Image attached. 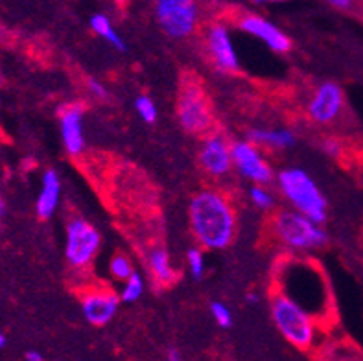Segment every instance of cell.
I'll list each match as a JSON object with an SVG mask.
<instances>
[{"label":"cell","instance_id":"obj_19","mask_svg":"<svg viewBox=\"0 0 363 361\" xmlns=\"http://www.w3.org/2000/svg\"><path fill=\"white\" fill-rule=\"evenodd\" d=\"M144 293V279L143 274L135 271L131 277L124 282V288L120 291V302H135L143 297Z\"/></svg>","mask_w":363,"mask_h":361},{"label":"cell","instance_id":"obj_10","mask_svg":"<svg viewBox=\"0 0 363 361\" xmlns=\"http://www.w3.org/2000/svg\"><path fill=\"white\" fill-rule=\"evenodd\" d=\"M205 43H207L208 54H211L212 61H214L218 69L223 70V72H236V70H240L236 46L233 43L229 28L225 24H211L207 28V33H205Z\"/></svg>","mask_w":363,"mask_h":361},{"label":"cell","instance_id":"obj_9","mask_svg":"<svg viewBox=\"0 0 363 361\" xmlns=\"http://www.w3.org/2000/svg\"><path fill=\"white\" fill-rule=\"evenodd\" d=\"M345 94L343 89L334 82L321 83L308 101V115L315 123H332L343 111Z\"/></svg>","mask_w":363,"mask_h":361},{"label":"cell","instance_id":"obj_4","mask_svg":"<svg viewBox=\"0 0 363 361\" xmlns=\"http://www.w3.org/2000/svg\"><path fill=\"white\" fill-rule=\"evenodd\" d=\"M273 233L281 243L294 251H313L328 242L327 231L321 225L295 211L277 214L273 220Z\"/></svg>","mask_w":363,"mask_h":361},{"label":"cell","instance_id":"obj_20","mask_svg":"<svg viewBox=\"0 0 363 361\" xmlns=\"http://www.w3.org/2000/svg\"><path fill=\"white\" fill-rule=\"evenodd\" d=\"M109 271L116 280H122V282H125L135 273L133 264H131V260L125 255L113 256L109 262Z\"/></svg>","mask_w":363,"mask_h":361},{"label":"cell","instance_id":"obj_2","mask_svg":"<svg viewBox=\"0 0 363 361\" xmlns=\"http://www.w3.org/2000/svg\"><path fill=\"white\" fill-rule=\"evenodd\" d=\"M277 183L286 201L294 206L295 212L306 216L308 220L319 225L327 221V197L321 192L318 183L303 168H297V166L284 168L277 175Z\"/></svg>","mask_w":363,"mask_h":361},{"label":"cell","instance_id":"obj_27","mask_svg":"<svg viewBox=\"0 0 363 361\" xmlns=\"http://www.w3.org/2000/svg\"><path fill=\"white\" fill-rule=\"evenodd\" d=\"M330 4L337 9H349L352 6V2H349V0H332Z\"/></svg>","mask_w":363,"mask_h":361},{"label":"cell","instance_id":"obj_12","mask_svg":"<svg viewBox=\"0 0 363 361\" xmlns=\"http://www.w3.org/2000/svg\"><path fill=\"white\" fill-rule=\"evenodd\" d=\"M199 162L212 177H223L233 168L230 144L221 135H212L203 142L199 150Z\"/></svg>","mask_w":363,"mask_h":361},{"label":"cell","instance_id":"obj_6","mask_svg":"<svg viewBox=\"0 0 363 361\" xmlns=\"http://www.w3.org/2000/svg\"><path fill=\"white\" fill-rule=\"evenodd\" d=\"M101 236L98 229L82 218H74L67 225V242H65V256L72 267L82 270L87 267L92 258L100 251Z\"/></svg>","mask_w":363,"mask_h":361},{"label":"cell","instance_id":"obj_29","mask_svg":"<svg viewBox=\"0 0 363 361\" xmlns=\"http://www.w3.org/2000/svg\"><path fill=\"white\" fill-rule=\"evenodd\" d=\"M168 361H183V356L177 348H170L168 350Z\"/></svg>","mask_w":363,"mask_h":361},{"label":"cell","instance_id":"obj_11","mask_svg":"<svg viewBox=\"0 0 363 361\" xmlns=\"http://www.w3.org/2000/svg\"><path fill=\"white\" fill-rule=\"evenodd\" d=\"M238 26L242 32L257 37L258 41H262L269 50L277 52V54H286L291 48L290 37L286 35L277 24H273L272 21H267L266 17H260V15H244V17L240 18Z\"/></svg>","mask_w":363,"mask_h":361},{"label":"cell","instance_id":"obj_26","mask_svg":"<svg viewBox=\"0 0 363 361\" xmlns=\"http://www.w3.org/2000/svg\"><path fill=\"white\" fill-rule=\"evenodd\" d=\"M87 87H89V91H91V94H94V96L100 98V100H106V98L109 96V92H107V89L104 87V85H101V83L98 82V79L89 78L87 79Z\"/></svg>","mask_w":363,"mask_h":361},{"label":"cell","instance_id":"obj_7","mask_svg":"<svg viewBox=\"0 0 363 361\" xmlns=\"http://www.w3.org/2000/svg\"><path fill=\"white\" fill-rule=\"evenodd\" d=\"M159 24L174 39H183L198 26V6L190 0H159L155 6Z\"/></svg>","mask_w":363,"mask_h":361},{"label":"cell","instance_id":"obj_14","mask_svg":"<svg viewBox=\"0 0 363 361\" xmlns=\"http://www.w3.org/2000/svg\"><path fill=\"white\" fill-rule=\"evenodd\" d=\"M83 116L85 109L79 104L65 107L60 116V131L65 150L70 155H79L85 150V131H83Z\"/></svg>","mask_w":363,"mask_h":361},{"label":"cell","instance_id":"obj_17","mask_svg":"<svg viewBox=\"0 0 363 361\" xmlns=\"http://www.w3.org/2000/svg\"><path fill=\"white\" fill-rule=\"evenodd\" d=\"M147 267L159 284H172L175 280V270L172 265L170 255L164 249L155 247L147 252Z\"/></svg>","mask_w":363,"mask_h":361},{"label":"cell","instance_id":"obj_25","mask_svg":"<svg viewBox=\"0 0 363 361\" xmlns=\"http://www.w3.org/2000/svg\"><path fill=\"white\" fill-rule=\"evenodd\" d=\"M321 148L328 157H340L341 151H343V146H341V142L337 138H325Z\"/></svg>","mask_w":363,"mask_h":361},{"label":"cell","instance_id":"obj_15","mask_svg":"<svg viewBox=\"0 0 363 361\" xmlns=\"http://www.w3.org/2000/svg\"><path fill=\"white\" fill-rule=\"evenodd\" d=\"M61 199V179L57 175L55 170H46L43 174V184H41V192H39V197H37L35 209L37 216L41 220H48L52 218L60 205Z\"/></svg>","mask_w":363,"mask_h":361},{"label":"cell","instance_id":"obj_30","mask_svg":"<svg viewBox=\"0 0 363 361\" xmlns=\"http://www.w3.org/2000/svg\"><path fill=\"white\" fill-rule=\"evenodd\" d=\"M247 302L249 304H255V302H258L257 293H247Z\"/></svg>","mask_w":363,"mask_h":361},{"label":"cell","instance_id":"obj_5","mask_svg":"<svg viewBox=\"0 0 363 361\" xmlns=\"http://www.w3.org/2000/svg\"><path fill=\"white\" fill-rule=\"evenodd\" d=\"M177 116H179L184 131L192 133V135H201L211 129V104H208L205 91L199 83L190 82V79L183 83L179 98H177Z\"/></svg>","mask_w":363,"mask_h":361},{"label":"cell","instance_id":"obj_16","mask_svg":"<svg viewBox=\"0 0 363 361\" xmlns=\"http://www.w3.org/2000/svg\"><path fill=\"white\" fill-rule=\"evenodd\" d=\"M249 142L257 148L286 150L295 144V135L290 129H253L249 131Z\"/></svg>","mask_w":363,"mask_h":361},{"label":"cell","instance_id":"obj_24","mask_svg":"<svg viewBox=\"0 0 363 361\" xmlns=\"http://www.w3.org/2000/svg\"><path fill=\"white\" fill-rule=\"evenodd\" d=\"M186 264H189V270L194 279H201L205 274V256L199 249H190L186 252Z\"/></svg>","mask_w":363,"mask_h":361},{"label":"cell","instance_id":"obj_22","mask_svg":"<svg viewBox=\"0 0 363 361\" xmlns=\"http://www.w3.org/2000/svg\"><path fill=\"white\" fill-rule=\"evenodd\" d=\"M249 197H251L253 205L258 206V209H262V211L272 209L273 203H275L273 194L269 192L266 187H260V184H255V187L249 190Z\"/></svg>","mask_w":363,"mask_h":361},{"label":"cell","instance_id":"obj_18","mask_svg":"<svg viewBox=\"0 0 363 361\" xmlns=\"http://www.w3.org/2000/svg\"><path fill=\"white\" fill-rule=\"evenodd\" d=\"M89 23H91L92 32H96L101 39H106L109 45L115 46L116 50H125L124 39L120 37V33L116 32V28L113 26L111 18L106 13H94Z\"/></svg>","mask_w":363,"mask_h":361},{"label":"cell","instance_id":"obj_32","mask_svg":"<svg viewBox=\"0 0 363 361\" xmlns=\"http://www.w3.org/2000/svg\"><path fill=\"white\" fill-rule=\"evenodd\" d=\"M0 203H4V201H2V199H0Z\"/></svg>","mask_w":363,"mask_h":361},{"label":"cell","instance_id":"obj_1","mask_svg":"<svg viewBox=\"0 0 363 361\" xmlns=\"http://www.w3.org/2000/svg\"><path fill=\"white\" fill-rule=\"evenodd\" d=\"M194 236L207 249H225L236 234V214L223 194L201 190L192 197L189 206Z\"/></svg>","mask_w":363,"mask_h":361},{"label":"cell","instance_id":"obj_28","mask_svg":"<svg viewBox=\"0 0 363 361\" xmlns=\"http://www.w3.org/2000/svg\"><path fill=\"white\" fill-rule=\"evenodd\" d=\"M26 361H45L43 360V354L37 352V350H28L26 352Z\"/></svg>","mask_w":363,"mask_h":361},{"label":"cell","instance_id":"obj_31","mask_svg":"<svg viewBox=\"0 0 363 361\" xmlns=\"http://www.w3.org/2000/svg\"><path fill=\"white\" fill-rule=\"evenodd\" d=\"M2 347H6V335L0 332V348H2Z\"/></svg>","mask_w":363,"mask_h":361},{"label":"cell","instance_id":"obj_21","mask_svg":"<svg viewBox=\"0 0 363 361\" xmlns=\"http://www.w3.org/2000/svg\"><path fill=\"white\" fill-rule=\"evenodd\" d=\"M135 109H137L138 116H140L146 123H153L157 120V115H159V113H157L155 101L150 96H146V94H143V96H138L137 100H135Z\"/></svg>","mask_w":363,"mask_h":361},{"label":"cell","instance_id":"obj_13","mask_svg":"<svg viewBox=\"0 0 363 361\" xmlns=\"http://www.w3.org/2000/svg\"><path fill=\"white\" fill-rule=\"evenodd\" d=\"M120 306V297L113 291H89L82 299V310L85 319L91 325L104 326L116 316Z\"/></svg>","mask_w":363,"mask_h":361},{"label":"cell","instance_id":"obj_23","mask_svg":"<svg viewBox=\"0 0 363 361\" xmlns=\"http://www.w3.org/2000/svg\"><path fill=\"white\" fill-rule=\"evenodd\" d=\"M211 313L221 328H230V326H233V311H230L229 306L223 304V302H211Z\"/></svg>","mask_w":363,"mask_h":361},{"label":"cell","instance_id":"obj_3","mask_svg":"<svg viewBox=\"0 0 363 361\" xmlns=\"http://www.w3.org/2000/svg\"><path fill=\"white\" fill-rule=\"evenodd\" d=\"M272 319L282 335L297 348H310L315 341L318 325L308 311L284 297L282 293H273L272 297Z\"/></svg>","mask_w":363,"mask_h":361},{"label":"cell","instance_id":"obj_8","mask_svg":"<svg viewBox=\"0 0 363 361\" xmlns=\"http://www.w3.org/2000/svg\"><path fill=\"white\" fill-rule=\"evenodd\" d=\"M230 155H233V166L249 181L266 187L273 179L272 166L264 159L260 148H257L249 140L233 142Z\"/></svg>","mask_w":363,"mask_h":361},{"label":"cell","instance_id":"obj_33","mask_svg":"<svg viewBox=\"0 0 363 361\" xmlns=\"http://www.w3.org/2000/svg\"><path fill=\"white\" fill-rule=\"evenodd\" d=\"M0 83H2V78H0Z\"/></svg>","mask_w":363,"mask_h":361}]
</instances>
